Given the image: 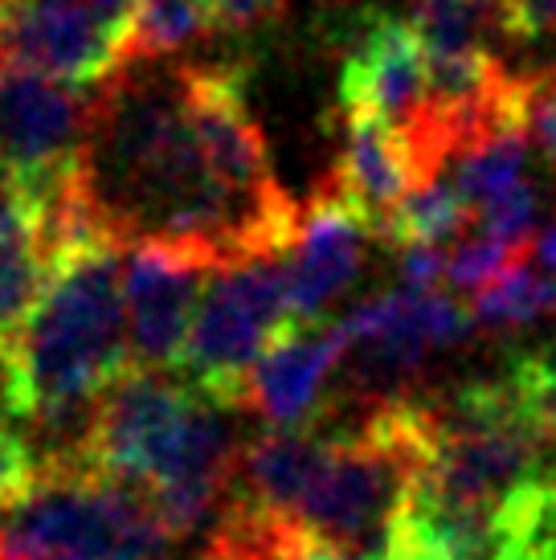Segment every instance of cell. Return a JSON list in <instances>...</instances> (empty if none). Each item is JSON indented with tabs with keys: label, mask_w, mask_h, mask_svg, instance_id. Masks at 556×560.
I'll list each match as a JSON object with an SVG mask.
<instances>
[{
	"label": "cell",
	"mask_w": 556,
	"mask_h": 560,
	"mask_svg": "<svg viewBox=\"0 0 556 560\" xmlns=\"http://www.w3.org/2000/svg\"><path fill=\"white\" fill-rule=\"evenodd\" d=\"M30 421L86 405L131 369L124 258L115 246L66 254L9 348Z\"/></svg>",
	"instance_id": "obj_1"
},
{
	"label": "cell",
	"mask_w": 556,
	"mask_h": 560,
	"mask_svg": "<svg viewBox=\"0 0 556 560\" xmlns=\"http://www.w3.org/2000/svg\"><path fill=\"white\" fill-rule=\"evenodd\" d=\"M148 482L99 467H37L0 499V560H169Z\"/></svg>",
	"instance_id": "obj_2"
},
{
	"label": "cell",
	"mask_w": 556,
	"mask_h": 560,
	"mask_svg": "<svg viewBox=\"0 0 556 560\" xmlns=\"http://www.w3.org/2000/svg\"><path fill=\"white\" fill-rule=\"evenodd\" d=\"M421 475L414 405H389L352 438H332L324 470L303 495L294 524L327 560H377L393 545Z\"/></svg>",
	"instance_id": "obj_3"
},
{
	"label": "cell",
	"mask_w": 556,
	"mask_h": 560,
	"mask_svg": "<svg viewBox=\"0 0 556 560\" xmlns=\"http://www.w3.org/2000/svg\"><path fill=\"white\" fill-rule=\"evenodd\" d=\"M287 327H291L287 266L278 258H250V262L225 266L205 287L176 369L185 376V385L238 409V393L250 364Z\"/></svg>",
	"instance_id": "obj_4"
},
{
	"label": "cell",
	"mask_w": 556,
	"mask_h": 560,
	"mask_svg": "<svg viewBox=\"0 0 556 560\" xmlns=\"http://www.w3.org/2000/svg\"><path fill=\"white\" fill-rule=\"evenodd\" d=\"M91 107L78 86L21 66L0 74V172L46 201L78 172Z\"/></svg>",
	"instance_id": "obj_5"
},
{
	"label": "cell",
	"mask_w": 556,
	"mask_h": 560,
	"mask_svg": "<svg viewBox=\"0 0 556 560\" xmlns=\"http://www.w3.org/2000/svg\"><path fill=\"white\" fill-rule=\"evenodd\" d=\"M217 270L201 254L164 242H139L124 258V312L131 369L164 373L185 352L193 315L201 307L205 279Z\"/></svg>",
	"instance_id": "obj_6"
},
{
	"label": "cell",
	"mask_w": 556,
	"mask_h": 560,
	"mask_svg": "<svg viewBox=\"0 0 556 560\" xmlns=\"http://www.w3.org/2000/svg\"><path fill=\"white\" fill-rule=\"evenodd\" d=\"M0 46L9 66L94 86L115 74L119 30L91 0H0Z\"/></svg>",
	"instance_id": "obj_7"
},
{
	"label": "cell",
	"mask_w": 556,
	"mask_h": 560,
	"mask_svg": "<svg viewBox=\"0 0 556 560\" xmlns=\"http://www.w3.org/2000/svg\"><path fill=\"white\" fill-rule=\"evenodd\" d=\"M348 115H372L397 136H414L430 115V62L426 46L397 16H369L340 74Z\"/></svg>",
	"instance_id": "obj_8"
},
{
	"label": "cell",
	"mask_w": 556,
	"mask_h": 560,
	"mask_svg": "<svg viewBox=\"0 0 556 560\" xmlns=\"http://www.w3.org/2000/svg\"><path fill=\"white\" fill-rule=\"evenodd\" d=\"M348 336L340 324H291L250 364L238 405L270 430H299L320 413L327 376L344 364Z\"/></svg>",
	"instance_id": "obj_9"
},
{
	"label": "cell",
	"mask_w": 556,
	"mask_h": 560,
	"mask_svg": "<svg viewBox=\"0 0 556 560\" xmlns=\"http://www.w3.org/2000/svg\"><path fill=\"white\" fill-rule=\"evenodd\" d=\"M369 225L332 192L311 201L294 221L287 246V303L291 324H315L348 291L364 266Z\"/></svg>",
	"instance_id": "obj_10"
},
{
	"label": "cell",
	"mask_w": 556,
	"mask_h": 560,
	"mask_svg": "<svg viewBox=\"0 0 556 560\" xmlns=\"http://www.w3.org/2000/svg\"><path fill=\"white\" fill-rule=\"evenodd\" d=\"M414 185L417 172L402 136L372 115H348L336 164V197L369 225V234L393 242L397 213Z\"/></svg>",
	"instance_id": "obj_11"
},
{
	"label": "cell",
	"mask_w": 556,
	"mask_h": 560,
	"mask_svg": "<svg viewBox=\"0 0 556 560\" xmlns=\"http://www.w3.org/2000/svg\"><path fill=\"white\" fill-rule=\"evenodd\" d=\"M58 254L49 246L46 201L0 180V352L9 357L25 319L42 303Z\"/></svg>",
	"instance_id": "obj_12"
},
{
	"label": "cell",
	"mask_w": 556,
	"mask_h": 560,
	"mask_svg": "<svg viewBox=\"0 0 556 560\" xmlns=\"http://www.w3.org/2000/svg\"><path fill=\"white\" fill-rule=\"evenodd\" d=\"M327 454H332V438L320 434L315 425L270 430V434L254 438V442L242 446L238 467H233L230 495H242L250 503L275 508V512H287L294 520L315 475L324 470Z\"/></svg>",
	"instance_id": "obj_13"
},
{
	"label": "cell",
	"mask_w": 556,
	"mask_h": 560,
	"mask_svg": "<svg viewBox=\"0 0 556 560\" xmlns=\"http://www.w3.org/2000/svg\"><path fill=\"white\" fill-rule=\"evenodd\" d=\"M311 552L315 548H311L308 532L287 512L230 495L225 512L217 515V524L209 528L201 560H308Z\"/></svg>",
	"instance_id": "obj_14"
},
{
	"label": "cell",
	"mask_w": 556,
	"mask_h": 560,
	"mask_svg": "<svg viewBox=\"0 0 556 560\" xmlns=\"http://www.w3.org/2000/svg\"><path fill=\"white\" fill-rule=\"evenodd\" d=\"M213 21H209V9H205L201 0H139L136 13L119 25L115 70L176 54V49L188 46Z\"/></svg>",
	"instance_id": "obj_15"
},
{
	"label": "cell",
	"mask_w": 556,
	"mask_h": 560,
	"mask_svg": "<svg viewBox=\"0 0 556 560\" xmlns=\"http://www.w3.org/2000/svg\"><path fill=\"white\" fill-rule=\"evenodd\" d=\"M414 33L426 46L430 62L487 54V37L503 30L499 0H417Z\"/></svg>",
	"instance_id": "obj_16"
},
{
	"label": "cell",
	"mask_w": 556,
	"mask_h": 560,
	"mask_svg": "<svg viewBox=\"0 0 556 560\" xmlns=\"http://www.w3.org/2000/svg\"><path fill=\"white\" fill-rule=\"evenodd\" d=\"M528 140H532L528 127H511V131H499L491 140L475 143L466 156L454 160L450 185H454V192L471 205V213H479L487 201L503 197L508 188H516L524 180Z\"/></svg>",
	"instance_id": "obj_17"
},
{
	"label": "cell",
	"mask_w": 556,
	"mask_h": 560,
	"mask_svg": "<svg viewBox=\"0 0 556 560\" xmlns=\"http://www.w3.org/2000/svg\"><path fill=\"white\" fill-rule=\"evenodd\" d=\"M556 312V275L541 270V266L516 262L495 279L491 287H483L475 295V324L487 331H516V327H532L536 319Z\"/></svg>",
	"instance_id": "obj_18"
},
{
	"label": "cell",
	"mask_w": 556,
	"mask_h": 560,
	"mask_svg": "<svg viewBox=\"0 0 556 560\" xmlns=\"http://www.w3.org/2000/svg\"><path fill=\"white\" fill-rule=\"evenodd\" d=\"M475 218L471 205L454 192L447 176H433V180H421V185L409 188L402 213H397V225H393V242H433L442 246L447 237L463 234L466 221Z\"/></svg>",
	"instance_id": "obj_19"
},
{
	"label": "cell",
	"mask_w": 556,
	"mask_h": 560,
	"mask_svg": "<svg viewBox=\"0 0 556 560\" xmlns=\"http://www.w3.org/2000/svg\"><path fill=\"white\" fill-rule=\"evenodd\" d=\"M520 254H524V249L508 246V242H499V237H491V234L466 237V242H459V246L450 249L447 282L454 291L479 295L483 287H491L495 279H503L511 266L520 262Z\"/></svg>",
	"instance_id": "obj_20"
},
{
	"label": "cell",
	"mask_w": 556,
	"mask_h": 560,
	"mask_svg": "<svg viewBox=\"0 0 556 560\" xmlns=\"http://www.w3.org/2000/svg\"><path fill=\"white\" fill-rule=\"evenodd\" d=\"M536 205H541V197H536V185H528V180H520L516 188H508L503 197H495V201H487L475 213V221L483 225V234L499 237V242H508V246L524 249L528 237H532V225H536Z\"/></svg>",
	"instance_id": "obj_21"
},
{
	"label": "cell",
	"mask_w": 556,
	"mask_h": 560,
	"mask_svg": "<svg viewBox=\"0 0 556 560\" xmlns=\"http://www.w3.org/2000/svg\"><path fill=\"white\" fill-rule=\"evenodd\" d=\"M524 124L528 136L556 156V62L536 79H524Z\"/></svg>",
	"instance_id": "obj_22"
},
{
	"label": "cell",
	"mask_w": 556,
	"mask_h": 560,
	"mask_svg": "<svg viewBox=\"0 0 556 560\" xmlns=\"http://www.w3.org/2000/svg\"><path fill=\"white\" fill-rule=\"evenodd\" d=\"M447 249L433 242H405L402 246V282L409 291H433V282L447 279Z\"/></svg>",
	"instance_id": "obj_23"
},
{
	"label": "cell",
	"mask_w": 556,
	"mask_h": 560,
	"mask_svg": "<svg viewBox=\"0 0 556 560\" xmlns=\"http://www.w3.org/2000/svg\"><path fill=\"white\" fill-rule=\"evenodd\" d=\"M201 4L209 9V21L221 30H254L287 9V0H201Z\"/></svg>",
	"instance_id": "obj_24"
},
{
	"label": "cell",
	"mask_w": 556,
	"mask_h": 560,
	"mask_svg": "<svg viewBox=\"0 0 556 560\" xmlns=\"http://www.w3.org/2000/svg\"><path fill=\"white\" fill-rule=\"evenodd\" d=\"M503 33L516 37H553L556 33V0H499Z\"/></svg>",
	"instance_id": "obj_25"
},
{
	"label": "cell",
	"mask_w": 556,
	"mask_h": 560,
	"mask_svg": "<svg viewBox=\"0 0 556 560\" xmlns=\"http://www.w3.org/2000/svg\"><path fill=\"white\" fill-rule=\"evenodd\" d=\"M37 470V454L30 451V442L16 434V430H0V499L25 487Z\"/></svg>",
	"instance_id": "obj_26"
},
{
	"label": "cell",
	"mask_w": 556,
	"mask_h": 560,
	"mask_svg": "<svg viewBox=\"0 0 556 560\" xmlns=\"http://www.w3.org/2000/svg\"><path fill=\"white\" fill-rule=\"evenodd\" d=\"M377 560H433V557L430 552H421L417 545H409L405 536H393V545H389Z\"/></svg>",
	"instance_id": "obj_27"
},
{
	"label": "cell",
	"mask_w": 556,
	"mask_h": 560,
	"mask_svg": "<svg viewBox=\"0 0 556 560\" xmlns=\"http://www.w3.org/2000/svg\"><path fill=\"white\" fill-rule=\"evenodd\" d=\"M536 262H541V270L556 275V225H553V230H544V234L536 237Z\"/></svg>",
	"instance_id": "obj_28"
},
{
	"label": "cell",
	"mask_w": 556,
	"mask_h": 560,
	"mask_svg": "<svg viewBox=\"0 0 556 560\" xmlns=\"http://www.w3.org/2000/svg\"><path fill=\"white\" fill-rule=\"evenodd\" d=\"M4 66H9V62H4V46H0V74H4Z\"/></svg>",
	"instance_id": "obj_29"
},
{
	"label": "cell",
	"mask_w": 556,
	"mask_h": 560,
	"mask_svg": "<svg viewBox=\"0 0 556 560\" xmlns=\"http://www.w3.org/2000/svg\"><path fill=\"white\" fill-rule=\"evenodd\" d=\"M308 560H327V557H320V552H311V557Z\"/></svg>",
	"instance_id": "obj_30"
}]
</instances>
